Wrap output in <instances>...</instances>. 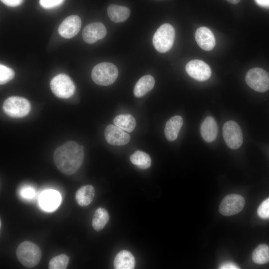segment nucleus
Masks as SVG:
<instances>
[{
	"label": "nucleus",
	"instance_id": "6e6552de",
	"mask_svg": "<svg viewBox=\"0 0 269 269\" xmlns=\"http://www.w3.org/2000/svg\"><path fill=\"white\" fill-rule=\"evenodd\" d=\"M223 135L229 147L233 149L239 148L243 143V133L239 125L235 121L226 122L223 127Z\"/></svg>",
	"mask_w": 269,
	"mask_h": 269
},
{
	"label": "nucleus",
	"instance_id": "0eeeda50",
	"mask_svg": "<svg viewBox=\"0 0 269 269\" xmlns=\"http://www.w3.org/2000/svg\"><path fill=\"white\" fill-rule=\"evenodd\" d=\"M245 80L248 85L257 92L263 93L269 89V74L262 68L250 69L246 74Z\"/></svg>",
	"mask_w": 269,
	"mask_h": 269
},
{
	"label": "nucleus",
	"instance_id": "f257e3e1",
	"mask_svg": "<svg viewBox=\"0 0 269 269\" xmlns=\"http://www.w3.org/2000/svg\"><path fill=\"white\" fill-rule=\"evenodd\" d=\"M84 156L83 146L74 141L65 142L57 147L53 154L57 168L62 173L72 175L82 164Z\"/></svg>",
	"mask_w": 269,
	"mask_h": 269
},
{
	"label": "nucleus",
	"instance_id": "9b49d317",
	"mask_svg": "<svg viewBox=\"0 0 269 269\" xmlns=\"http://www.w3.org/2000/svg\"><path fill=\"white\" fill-rule=\"evenodd\" d=\"M81 20L77 15H72L66 17L60 24L58 31L65 38L74 37L80 31Z\"/></svg>",
	"mask_w": 269,
	"mask_h": 269
},
{
	"label": "nucleus",
	"instance_id": "a211bd4d",
	"mask_svg": "<svg viewBox=\"0 0 269 269\" xmlns=\"http://www.w3.org/2000/svg\"><path fill=\"white\" fill-rule=\"evenodd\" d=\"M135 264L134 255L127 250H123L116 256L114 266L116 269H133Z\"/></svg>",
	"mask_w": 269,
	"mask_h": 269
},
{
	"label": "nucleus",
	"instance_id": "473e14b6",
	"mask_svg": "<svg viewBox=\"0 0 269 269\" xmlns=\"http://www.w3.org/2000/svg\"><path fill=\"white\" fill-rule=\"evenodd\" d=\"M255 1L261 6L269 7V0H255Z\"/></svg>",
	"mask_w": 269,
	"mask_h": 269
},
{
	"label": "nucleus",
	"instance_id": "ddd939ff",
	"mask_svg": "<svg viewBox=\"0 0 269 269\" xmlns=\"http://www.w3.org/2000/svg\"><path fill=\"white\" fill-rule=\"evenodd\" d=\"M106 34V28L102 23L93 22L84 27L82 32V37L86 43L92 44L103 39Z\"/></svg>",
	"mask_w": 269,
	"mask_h": 269
},
{
	"label": "nucleus",
	"instance_id": "423d86ee",
	"mask_svg": "<svg viewBox=\"0 0 269 269\" xmlns=\"http://www.w3.org/2000/svg\"><path fill=\"white\" fill-rule=\"evenodd\" d=\"M50 89L57 97L67 99L74 93L75 85L70 77L65 74H59L54 77L50 83Z\"/></svg>",
	"mask_w": 269,
	"mask_h": 269
},
{
	"label": "nucleus",
	"instance_id": "1a4fd4ad",
	"mask_svg": "<svg viewBox=\"0 0 269 269\" xmlns=\"http://www.w3.org/2000/svg\"><path fill=\"white\" fill-rule=\"evenodd\" d=\"M245 201L244 197L238 194L226 196L219 206V212L224 216H232L240 212L244 208Z\"/></svg>",
	"mask_w": 269,
	"mask_h": 269
},
{
	"label": "nucleus",
	"instance_id": "9d476101",
	"mask_svg": "<svg viewBox=\"0 0 269 269\" xmlns=\"http://www.w3.org/2000/svg\"><path fill=\"white\" fill-rule=\"evenodd\" d=\"M185 69L191 77L199 81H206L211 75V69L209 66L204 61L198 59L188 62Z\"/></svg>",
	"mask_w": 269,
	"mask_h": 269
},
{
	"label": "nucleus",
	"instance_id": "39448f33",
	"mask_svg": "<svg viewBox=\"0 0 269 269\" xmlns=\"http://www.w3.org/2000/svg\"><path fill=\"white\" fill-rule=\"evenodd\" d=\"M2 109L8 116L20 118L27 116L30 111L31 105L26 99L19 96H11L3 103Z\"/></svg>",
	"mask_w": 269,
	"mask_h": 269
},
{
	"label": "nucleus",
	"instance_id": "a878e982",
	"mask_svg": "<svg viewBox=\"0 0 269 269\" xmlns=\"http://www.w3.org/2000/svg\"><path fill=\"white\" fill-rule=\"evenodd\" d=\"M69 262V257L65 254H61L53 258L49 262L50 269H65Z\"/></svg>",
	"mask_w": 269,
	"mask_h": 269
},
{
	"label": "nucleus",
	"instance_id": "20e7f679",
	"mask_svg": "<svg viewBox=\"0 0 269 269\" xmlns=\"http://www.w3.org/2000/svg\"><path fill=\"white\" fill-rule=\"evenodd\" d=\"M175 35V29L171 24H163L153 35L152 43L154 48L160 53L167 52L172 47Z\"/></svg>",
	"mask_w": 269,
	"mask_h": 269
},
{
	"label": "nucleus",
	"instance_id": "4468645a",
	"mask_svg": "<svg viewBox=\"0 0 269 269\" xmlns=\"http://www.w3.org/2000/svg\"><path fill=\"white\" fill-rule=\"evenodd\" d=\"M195 38L198 46L204 50H211L215 45V36L207 27L198 28L195 32Z\"/></svg>",
	"mask_w": 269,
	"mask_h": 269
},
{
	"label": "nucleus",
	"instance_id": "b1692460",
	"mask_svg": "<svg viewBox=\"0 0 269 269\" xmlns=\"http://www.w3.org/2000/svg\"><path fill=\"white\" fill-rule=\"evenodd\" d=\"M130 160L133 164L141 169H146L151 165V158L146 153L137 150L130 156Z\"/></svg>",
	"mask_w": 269,
	"mask_h": 269
},
{
	"label": "nucleus",
	"instance_id": "dca6fc26",
	"mask_svg": "<svg viewBox=\"0 0 269 269\" xmlns=\"http://www.w3.org/2000/svg\"><path fill=\"white\" fill-rule=\"evenodd\" d=\"M200 133L204 140L207 142H212L216 139L218 126L212 117L208 116L204 120L201 125Z\"/></svg>",
	"mask_w": 269,
	"mask_h": 269
},
{
	"label": "nucleus",
	"instance_id": "c85d7f7f",
	"mask_svg": "<svg viewBox=\"0 0 269 269\" xmlns=\"http://www.w3.org/2000/svg\"><path fill=\"white\" fill-rule=\"evenodd\" d=\"M64 0H39V4L44 8L49 9L61 4Z\"/></svg>",
	"mask_w": 269,
	"mask_h": 269
},
{
	"label": "nucleus",
	"instance_id": "7c9ffc66",
	"mask_svg": "<svg viewBox=\"0 0 269 269\" xmlns=\"http://www.w3.org/2000/svg\"><path fill=\"white\" fill-rule=\"evenodd\" d=\"M220 269H238L240 268L235 263L231 262H227L222 263L219 267Z\"/></svg>",
	"mask_w": 269,
	"mask_h": 269
},
{
	"label": "nucleus",
	"instance_id": "2eb2a0df",
	"mask_svg": "<svg viewBox=\"0 0 269 269\" xmlns=\"http://www.w3.org/2000/svg\"><path fill=\"white\" fill-rule=\"evenodd\" d=\"M60 200L59 193L52 190L45 191L39 198L41 207L48 211H52L56 209L59 205Z\"/></svg>",
	"mask_w": 269,
	"mask_h": 269
},
{
	"label": "nucleus",
	"instance_id": "c756f323",
	"mask_svg": "<svg viewBox=\"0 0 269 269\" xmlns=\"http://www.w3.org/2000/svg\"><path fill=\"white\" fill-rule=\"evenodd\" d=\"M7 6L10 7L17 6L22 3L23 0H0Z\"/></svg>",
	"mask_w": 269,
	"mask_h": 269
},
{
	"label": "nucleus",
	"instance_id": "f03ea898",
	"mask_svg": "<svg viewBox=\"0 0 269 269\" xmlns=\"http://www.w3.org/2000/svg\"><path fill=\"white\" fill-rule=\"evenodd\" d=\"M16 256L19 262L24 267L33 268L40 262L41 252L39 247L30 241L20 243L16 249Z\"/></svg>",
	"mask_w": 269,
	"mask_h": 269
},
{
	"label": "nucleus",
	"instance_id": "412c9836",
	"mask_svg": "<svg viewBox=\"0 0 269 269\" xmlns=\"http://www.w3.org/2000/svg\"><path fill=\"white\" fill-rule=\"evenodd\" d=\"M95 196V189L91 185L81 187L76 192L75 199L79 205L82 207L89 205Z\"/></svg>",
	"mask_w": 269,
	"mask_h": 269
},
{
	"label": "nucleus",
	"instance_id": "7ed1b4c3",
	"mask_svg": "<svg viewBox=\"0 0 269 269\" xmlns=\"http://www.w3.org/2000/svg\"><path fill=\"white\" fill-rule=\"evenodd\" d=\"M117 67L110 62H102L92 69L91 78L97 85L109 86L115 82L118 76Z\"/></svg>",
	"mask_w": 269,
	"mask_h": 269
},
{
	"label": "nucleus",
	"instance_id": "4be33fe9",
	"mask_svg": "<svg viewBox=\"0 0 269 269\" xmlns=\"http://www.w3.org/2000/svg\"><path fill=\"white\" fill-rule=\"evenodd\" d=\"M114 123L116 126L129 133L132 132L136 126L134 118L130 114H122L116 116Z\"/></svg>",
	"mask_w": 269,
	"mask_h": 269
},
{
	"label": "nucleus",
	"instance_id": "2f4dec72",
	"mask_svg": "<svg viewBox=\"0 0 269 269\" xmlns=\"http://www.w3.org/2000/svg\"><path fill=\"white\" fill-rule=\"evenodd\" d=\"M21 195L25 198H31L33 197L34 191L32 188H26L21 191Z\"/></svg>",
	"mask_w": 269,
	"mask_h": 269
},
{
	"label": "nucleus",
	"instance_id": "393cba45",
	"mask_svg": "<svg viewBox=\"0 0 269 269\" xmlns=\"http://www.w3.org/2000/svg\"><path fill=\"white\" fill-rule=\"evenodd\" d=\"M253 262L257 264H265L269 262V247L265 244L259 245L253 252Z\"/></svg>",
	"mask_w": 269,
	"mask_h": 269
},
{
	"label": "nucleus",
	"instance_id": "5701e85b",
	"mask_svg": "<svg viewBox=\"0 0 269 269\" xmlns=\"http://www.w3.org/2000/svg\"><path fill=\"white\" fill-rule=\"evenodd\" d=\"M109 220V215L107 211L103 208H99L93 217V228L96 231H100L105 227Z\"/></svg>",
	"mask_w": 269,
	"mask_h": 269
},
{
	"label": "nucleus",
	"instance_id": "cd10ccee",
	"mask_svg": "<svg viewBox=\"0 0 269 269\" xmlns=\"http://www.w3.org/2000/svg\"><path fill=\"white\" fill-rule=\"evenodd\" d=\"M258 216L262 219H269V198L265 199L258 209Z\"/></svg>",
	"mask_w": 269,
	"mask_h": 269
},
{
	"label": "nucleus",
	"instance_id": "bb28decb",
	"mask_svg": "<svg viewBox=\"0 0 269 269\" xmlns=\"http://www.w3.org/2000/svg\"><path fill=\"white\" fill-rule=\"evenodd\" d=\"M14 77V72L10 68L3 64H0V84H4L10 81Z\"/></svg>",
	"mask_w": 269,
	"mask_h": 269
},
{
	"label": "nucleus",
	"instance_id": "72a5a7b5",
	"mask_svg": "<svg viewBox=\"0 0 269 269\" xmlns=\"http://www.w3.org/2000/svg\"><path fill=\"white\" fill-rule=\"evenodd\" d=\"M226 0L228 1L229 2L233 4H237L240 1V0Z\"/></svg>",
	"mask_w": 269,
	"mask_h": 269
},
{
	"label": "nucleus",
	"instance_id": "aec40b11",
	"mask_svg": "<svg viewBox=\"0 0 269 269\" xmlns=\"http://www.w3.org/2000/svg\"><path fill=\"white\" fill-rule=\"evenodd\" d=\"M107 13L110 19L115 22H122L126 21L130 16L129 8L112 4L107 8Z\"/></svg>",
	"mask_w": 269,
	"mask_h": 269
},
{
	"label": "nucleus",
	"instance_id": "f8f14e48",
	"mask_svg": "<svg viewBox=\"0 0 269 269\" xmlns=\"http://www.w3.org/2000/svg\"><path fill=\"white\" fill-rule=\"evenodd\" d=\"M104 134L106 141L112 145H123L130 140V135L116 125H108Z\"/></svg>",
	"mask_w": 269,
	"mask_h": 269
},
{
	"label": "nucleus",
	"instance_id": "f3484780",
	"mask_svg": "<svg viewBox=\"0 0 269 269\" xmlns=\"http://www.w3.org/2000/svg\"><path fill=\"white\" fill-rule=\"evenodd\" d=\"M183 125V119L180 116H174L168 120L165 125L164 134L169 141L175 140L178 137Z\"/></svg>",
	"mask_w": 269,
	"mask_h": 269
},
{
	"label": "nucleus",
	"instance_id": "6ab92c4d",
	"mask_svg": "<svg viewBox=\"0 0 269 269\" xmlns=\"http://www.w3.org/2000/svg\"><path fill=\"white\" fill-rule=\"evenodd\" d=\"M154 84L155 81L152 76L146 75L141 77L135 85L134 95L137 98L144 96L153 88Z\"/></svg>",
	"mask_w": 269,
	"mask_h": 269
}]
</instances>
